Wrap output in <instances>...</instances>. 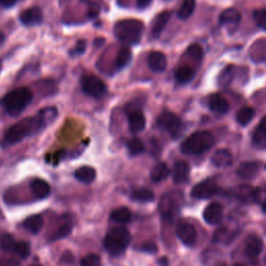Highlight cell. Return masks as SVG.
Here are the masks:
<instances>
[{"label": "cell", "mask_w": 266, "mask_h": 266, "mask_svg": "<svg viewBox=\"0 0 266 266\" xmlns=\"http://www.w3.org/2000/svg\"><path fill=\"white\" fill-rule=\"evenodd\" d=\"M218 187L215 181L207 179L195 185L192 189V196L196 199H208L216 195Z\"/></svg>", "instance_id": "obj_9"}, {"label": "cell", "mask_w": 266, "mask_h": 266, "mask_svg": "<svg viewBox=\"0 0 266 266\" xmlns=\"http://www.w3.org/2000/svg\"><path fill=\"white\" fill-rule=\"evenodd\" d=\"M158 264L159 266H169V260L167 257H162L158 260Z\"/></svg>", "instance_id": "obj_44"}, {"label": "cell", "mask_w": 266, "mask_h": 266, "mask_svg": "<svg viewBox=\"0 0 266 266\" xmlns=\"http://www.w3.org/2000/svg\"><path fill=\"white\" fill-rule=\"evenodd\" d=\"M148 66L153 72L161 73L168 66L167 57L160 51H152L148 56Z\"/></svg>", "instance_id": "obj_14"}, {"label": "cell", "mask_w": 266, "mask_h": 266, "mask_svg": "<svg viewBox=\"0 0 266 266\" xmlns=\"http://www.w3.org/2000/svg\"><path fill=\"white\" fill-rule=\"evenodd\" d=\"M170 175V169L167 163L159 162L153 167L150 173V178L154 183H159L166 180Z\"/></svg>", "instance_id": "obj_22"}, {"label": "cell", "mask_w": 266, "mask_h": 266, "mask_svg": "<svg viewBox=\"0 0 266 266\" xmlns=\"http://www.w3.org/2000/svg\"><path fill=\"white\" fill-rule=\"evenodd\" d=\"M128 124L131 133H139L146 127V118L139 110H130L128 116Z\"/></svg>", "instance_id": "obj_16"}, {"label": "cell", "mask_w": 266, "mask_h": 266, "mask_svg": "<svg viewBox=\"0 0 266 266\" xmlns=\"http://www.w3.org/2000/svg\"><path fill=\"white\" fill-rule=\"evenodd\" d=\"M144 32V23L136 19L121 20L115 24L113 34L126 45H136L140 42Z\"/></svg>", "instance_id": "obj_2"}, {"label": "cell", "mask_w": 266, "mask_h": 266, "mask_svg": "<svg viewBox=\"0 0 266 266\" xmlns=\"http://www.w3.org/2000/svg\"><path fill=\"white\" fill-rule=\"evenodd\" d=\"M23 226L27 231L33 234H37L43 229L44 219L41 215H32L24 220Z\"/></svg>", "instance_id": "obj_23"}, {"label": "cell", "mask_w": 266, "mask_h": 266, "mask_svg": "<svg viewBox=\"0 0 266 266\" xmlns=\"http://www.w3.org/2000/svg\"><path fill=\"white\" fill-rule=\"evenodd\" d=\"M31 192L37 199H45L50 195V185L43 179H34L30 183Z\"/></svg>", "instance_id": "obj_18"}, {"label": "cell", "mask_w": 266, "mask_h": 266, "mask_svg": "<svg viewBox=\"0 0 266 266\" xmlns=\"http://www.w3.org/2000/svg\"><path fill=\"white\" fill-rule=\"evenodd\" d=\"M151 3H152V0H137V7L142 10V9H146L147 7H149Z\"/></svg>", "instance_id": "obj_43"}, {"label": "cell", "mask_w": 266, "mask_h": 266, "mask_svg": "<svg viewBox=\"0 0 266 266\" xmlns=\"http://www.w3.org/2000/svg\"><path fill=\"white\" fill-rule=\"evenodd\" d=\"M221 266H226V265H221Z\"/></svg>", "instance_id": "obj_49"}, {"label": "cell", "mask_w": 266, "mask_h": 266, "mask_svg": "<svg viewBox=\"0 0 266 266\" xmlns=\"http://www.w3.org/2000/svg\"><path fill=\"white\" fill-rule=\"evenodd\" d=\"M211 162L217 168H228L233 163L232 153L227 149H219L214 152L211 157Z\"/></svg>", "instance_id": "obj_15"}, {"label": "cell", "mask_w": 266, "mask_h": 266, "mask_svg": "<svg viewBox=\"0 0 266 266\" xmlns=\"http://www.w3.org/2000/svg\"><path fill=\"white\" fill-rule=\"evenodd\" d=\"M263 250V241L261 238L257 237V236H251L248 241H247V245H245V253L249 257L254 258L257 257L261 254Z\"/></svg>", "instance_id": "obj_26"}, {"label": "cell", "mask_w": 266, "mask_h": 266, "mask_svg": "<svg viewBox=\"0 0 266 266\" xmlns=\"http://www.w3.org/2000/svg\"><path fill=\"white\" fill-rule=\"evenodd\" d=\"M223 207L217 202L210 203L204 210L203 216L206 222L209 224H216L222 219Z\"/></svg>", "instance_id": "obj_13"}, {"label": "cell", "mask_w": 266, "mask_h": 266, "mask_svg": "<svg viewBox=\"0 0 266 266\" xmlns=\"http://www.w3.org/2000/svg\"><path fill=\"white\" fill-rule=\"evenodd\" d=\"M131 236L124 227H116L109 230L104 239V247L111 255H120L129 245Z\"/></svg>", "instance_id": "obj_5"}, {"label": "cell", "mask_w": 266, "mask_h": 266, "mask_svg": "<svg viewBox=\"0 0 266 266\" xmlns=\"http://www.w3.org/2000/svg\"><path fill=\"white\" fill-rule=\"evenodd\" d=\"M214 142L215 138L209 131H197L182 142L181 151L186 155H198L209 150Z\"/></svg>", "instance_id": "obj_4"}, {"label": "cell", "mask_w": 266, "mask_h": 266, "mask_svg": "<svg viewBox=\"0 0 266 266\" xmlns=\"http://www.w3.org/2000/svg\"><path fill=\"white\" fill-rule=\"evenodd\" d=\"M265 261H266V260H265Z\"/></svg>", "instance_id": "obj_50"}, {"label": "cell", "mask_w": 266, "mask_h": 266, "mask_svg": "<svg viewBox=\"0 0 266 266\" xmlns=\"http://www.w3.org/2000/svg\"><path fill=\"white\" fill-rule=\"evenodd\" d=\"M81 90L94 99H101L107 93L106 84L95 75H85L80 80Z\"/></svg>", "instance_id": "obj_6"}, {"label": "cell", "mask_w": 266, "mask_h": 266, "mask_svg": "<svg viewBox=\"0 0 266 266\" xmlns=\"http://www.w3.org/2000/svg\"><path fill=\"white\" fill-rule=\"evenodd\" d=\"M187 53H188L189 56L193 57L194 59H197V60L201 59L202 56H203V50L197 44H193V45L189 46L188 49H187Z\"/></svg>", "instance_id": "obj_39"}, {"label": "cell", "mask_w": 266, "mask_h": 266, "mask_svg": "<svg viewBox=\"0 0 266 266\" xmlns=\"http://www.w3.org/2000/svg\"><path fill=\"white\" fill-rule=\"evenodd\" d=\"M75 178L83 183L90 184L96 179V170L92 167L84 166L76 170Z\"/></svg>", "instance_id": "obj_25"}, {"label": "cell", "mask_w": 266, "mask_h": 266, "mask_svg": "<svg viewBox=\"0 0 266 266\" xmlns=\"http://www.w3.org/2000/svg\"><path fill=\"white\" fill-rule=\"evenodd\" d=\"M0 266H20V263L13 258L10 259H3L0 261Z\"/></svg>", "instance_id": "obj_41"}, {"label": "cell", "mask_w": 266, "mask_h": 266, "mask_svg": "<svg viewBox=\"0 0 266 266\" xmlns=\"http://www.w3.org/2000/svg\"><path fill=\"white\" fill-rule=\"evenodd\" d=\"M131 212L127 208H119L113 210L110 214V218L119 223H127L131 220Z\"/></svg>", "instance_id": "obj_30"}, {"label": "cell", "mask_w": 266, "mask_h": 266, "mask_svg": "<svg viewBox=\"0 0 266 266\" xmlns=\"http://www.w3.org/2000/svg\"><path fill=\"white\" fill-rule=\"evenodd\" d=\"M234 266H243V265H242V264H239V263H236Z\"/></svg>", "instance_id": "obj_47"}, {"label": "cell", "mask_w": 266, "mask_h": 266, "mask_svg": "<svg viewBox=\"0 0 266 266\" xmlns=\"http://www.w3.org/2000/svg\"><path fill=\"white\" fill-rule=\"evenodd\" d=\"M170 18H171L170 12H162L159 15H157L153 20V22H152V27H151L152 35L154 37H158L165 30L166 26L168 25Z\"/></svg>", "instance_id": "obj_17"}, {"label": "cell", "mask_w": 266, "mask_h": 266, "mask_svg": "<svg viewBox=\"0 0 266 266\" xmlns=\"http://www.w3.org/2000/svg\"><path fill=\"white\" fill-rule=\"evenodd\" d=\"M157 250H158L157 244L153 241H147L141 247V251L149 253V254H155V253H157Z\"/></svg>", "instance_id": "obj_40"}, {"label": "cell", "mask_w": 266, "mask_h": 266, "mask_svg": "<svg viewBox=\"0 0 266 266\" xmlns=\"http://www.w3.org/2000/svg\"><path fill=\"white\" fill-rule=\"evenodd\" d=\"M254 19L256 24L262 28L266 29V9H259L254 12Z\"/></svg>", "instance_id": "obj_37"}, {"label": "cell", "mask_w": 266, "mask_h": 266, "mask_svg": "<svg viewBox=\"0 0 266 266\" xmlns=\"http://www.w3.org/2000/svg\"><path fill=\"white\" fill-rule=\"evenodd\" d=\"M189 165L186 161H178L173 169V180L175 183H184L189 177Z\"/></svg>", "instance_id": "obj_19"}, {"label": "cell", "mask_w": 266, "mask_h": 266, "mask_svg": "<svg viewBox=\"0 0 266 266\" xmlns=\"http://www.w3.org/2000/svg\"><path fill=\"white\" fill-rule=\"evenodd\" d=\"M4 42H5V35L0 32V45H2Z\"/></svg>", "instance_id": "obj_45"}, {"label": "cell", "mask_w": 266, "mask_h": 266, "mask_svg": "<svg viewBox=\"0 0 266 266\" xmlns=\"http://www.w3.org/2000/svg\"><path fill=\"white\" fill-rule=\"evenodd\" d=\"M208 104H209V107H210L211 110H213L214 112H218V113H226L230 108L229 103H228L227 99L223 98L219 94L211 95L209 97Z\"/></svg>", "instance_id": "obj_20"}, {"label": "cell", "mask_w": 266, "mask_h": 266, "mask_svg": "<svg viewBox=\"0 0 266 266\" xmlns=\"http://www.w3.org/2000/svg\"><path fill=\"white\" fill-rule=\"evenodd\" d=\"M195 76V71L188 66H182L176 70L175 78L180 84H186L189 83Z\"/></svg>", "instance_id": "obj_27"}, {"label": "cell", "mask_w": 266, "mask_h": 266, "mask_svg": "<svg viewBox=\"0 0 266 266\" xmlns=\"http://www.w3.org/2000/svg\"><path fill=\"white\" fill-rule=\"evenodd\" d=\"M32 93L27 88H19L9 92L2 99V106L11 116H18L31 102Z\"/></svg>", "instance_id": "obj_3"}, {"label": "cell", "mask_w": 266, "mask_h": 266, "mask_svg": "<svg viewBox=\"0 0 266 266\" xmlns=\"http://www.w3.org/2000/svg\"><path fill=\"white\" fill-rule=\"evenodd\" d=\"M259 172V165L253 161H247L239 166L237 170V175L244 180H250L256 177Z\"/></svg>", "instance_id": "obj_21"}, {"label": "cell", "mask_w": 266, "mask_h": 266, "mask_svg": "<svg viewBox=\"0 0 266 266\" xmlns=\"http://www.w3.org/2000/svg\"><path fill=\"white\" fill-rule=\"evenodd\" d=\"M241 20V15L236 9H227L224 10L220 17H219V23L222 26H226L230 30H235Z\"/></svg>", "instance_id": "obj_12"}, {"label": "cell", "mask_w": 266, "mask_h": 266, "mask_svg": "<svg viewBox=\"0 0 266 266\" xmlns=\"http://www.w3.org/2000/svg\"><path fill=\"white\" fill-rule=\"evenodd\" d=\"M19 18H20V22L24 26H36V25H40L43 22L44 16L40 8L32 7L24 10L20 14Z\"/></svg>", "instance_id": "obj_10"}, {"label": "cell", "mask_w": 266, "mask_h": 266, "mask_svg": "<svg viewBox=\"0 0 266 266\" xmlns=\"http://www.w3.org/2000/svg\"><path fill=\"white\" fill-rule=\"evenodd\" d=\"M57 116V109L55 107H47L39 111L36 116L22 119L21 121L12 125L4 135L3 145L13 146L24 138L35 134L41 129L50 125Z\"/></svg>", "instance_id": "obj_1"}, {"label": "cell", "mask_w": 266, "mask_h": 266, "mask_svg": "<svg viewBox=\"0 0 266 266\" xmlns=\"http://www.w3.org/2000/svg\"><path fill=\"white\" fill-rule=\"evenodd\" d=\"M73 229V220L70 214H64L57 221L56 229L51 233L50 239L55 241L68 236Z\"/></svg>", "instance_id": "obj_11"}, {"label": "cell", "mask_w": 266, "mask_h": 266, "mask_svg": "<svg viewBox=\"0 0 266 266\" xmlns=\"http://www.w3.org/2000/svg\"><path fill=\"white\" fill-rule=\"evenodd\" d=\"M131 50L128 47H123L120 49L119 53L117 54L116 60H115V67L117 70L124 69L131 60Z\"/></svg>", "instance_id": "obj_28"}, {"label": "cell", "mask_w": 266, "mask_h": 266, "mask_svg": "<svg viewBox=\"0 0 266 266\" xmlns=\"http://www.w3.org/2000/svg\"><path fill=\"white\" fill-rule=\"evenodd\" d=\"M255 116V109L252 107H243L241 108L236 116V120L237 122L242 125V126H247L254 118Z\"/></svg>", "instance_id": "obj_31"}, {"label": "cell", "mask_w": 266, "mask_h": 266, "mask_svg": "<svg viewBox=\"0 0 266 266\" xmlns=\"http://www.w3.org/2000/svg\"><path fill=\"white\" fill-rule=\"evenodd\" d=\"M233 79V67L229 66L222 70L218 77V84L221 87H227Z\"/></svg>", "instance_id": "obj_35"}, {"label": "cell", "mask_w": 266, "mask_h": 266, "mask_svg": "<svg viewBox=\"0 0 266 266\" xmlns=\"http://www.w3.org/2000/svg\"><path fill=\"white\" fill-rule=\"evenodd\" d=\"M127 149H128L129 153L131 155L135 156V155L141 154L142 152L145 151V145H144V142L140 139L134 137V138H131L127 142Z\"/></svg>", "instance_id": "obj_34"}, {"label": "cell", "mask_w": 266, "mask_h": 266, "mask_svg": "<svg viewBox=\"0 0 266 266\" xmlns=\"http://www.w3.org/2000/svg\"><path fill=\"white\" fill-rule=\"evenodd\" d=\"M156 123L160 129L173 135L177 134L180 131L182 126V122L179 119V117L171 111L161 112L160 116L157 118Z\"/></svg>", "instance_id": "obj_7"}, {"label": "cell", "mask_w": 266, "mask_h": 266, "mask_svg": "<svg viewBox=\"0 0 266 266\" xmlns=\"http://www.w3.org/2000/svg\"><path fill=\"white\" fill-rule=\"evenodd\" d=\"M20 258L22 259H26L29 254H30V250H29V245L28 243L24 242V241H21V242H18L16 244V248H15V251H14Z\"/></svg>", "instance_id": "obj_38"}, {"label": "cell", "mask_w": 266, "mask_h": 266, "mask_svg": "<svg viewBox=\"0 0 266 266\" xmlns=\"http://www.w3.org/2000/svg\"><path fill=\"white\" fill-rule=\"evenodd\" d=\"M176 233L179 239L185 245H193L197 239V230L191 222L186 220H181L177 224Z\"/></svg>", "instance_id": "obj_8"}, {"label": "cell", "mask_w": 266, "mask_h": 266, "mask_svg": "<svg viewBox=\"0 0 266 266\" xmlns=\"http://www.w3.org/2000/svg\"><path fill=\"white\" fill-rule=\"evenodd\" d=\"M262 209H263V211L264 212H266V200L264 201V203L262 204Z\"/></svg>", "instance_id": "obj_46"}, {"label": "cell", "mask_w": 266, "mask_h": 266, "mask_svg": "<svg viewBox=\"0 0 266 266\" xmlns=\"http://www.w3.org/2000/svg\"><path fill=\"white\" fill-rule=\"evenodd\" d=\"M16 241L14 237L9 233H3L0 235V248L6 252H14L16 248Z\"/></svg>", "instance_id": "obj_33"}, {"label": "cell", "mask_w": 266, "mask_h": 266, "mask_svg": "<svg viewBox=\"0 0 266 266\" xmlns=\"http://www.w3.org/2000/svg\"><path fill=\"white\" fill-rule=\"evenodd\" d=\"M31 266H40V265H31Z\"/></svg>", "instance_id": "obj_48"}, {"label": "cell", "mask_w": 266, "mask_h": 266, "mask_svg": "<svg viewBox=\"0 0 266 266\" xmlns=\"http://www.w3.org/2000/svg\"><path fill=\"white\" fill-rule=\"evenodd\" d=\"M80 266H101V259L96 254H89L81 259Z\"/></svg>", "instance_id": "obj_36"}, {"label": "cell", "mask_w": 266, "mask_h": 266, "mask_svg": "<svg viewBox=\"0 0 266 266\" xmlns=\"http://www.w3.org/2000/svg\"><path fill=\"white\" fill-rule=\"evenodd\" d=\"M17 0H0V5L4 6L5 8H12L16 5Z\"/></svg>", "instance_id": "obj_42"}, {"label": "cell", "mask_w": 266, "mask_h": 266, "mask_svg": "<svg viewBox=\"0 0 266 266\" xmlns=\"http://www.w3.org/2000/svg\"><path fill=\"white\" fill-rule=\"evenodd\" d=\"M196 9V0H184L178 11V17L182 20L191 17Z\"/></svg>", "instance_id": "obj_29"}, {"label": "cell", "mask_w": 266, "mask_h": 266, "mask_svg": "<svg viewBox=\"0 0 266 266\" xmlns=\"http://www.w3.org/2000/svg\"><path fill=\"white\" fill-rule=\"evenodd\" d=\"M131 198L134 201H138V202H152L154 200L155 196L150 191V189L139 188L133 192V194L131 195Z\"/></svg>", "instance_id": "obj_32"}, {"label": "cell", "mask_w": 266, "mask_h": 266, "mask_svg": "<svg viewBox=\"0 0 266 266\" xmlns=\"http://www.w3.org/2000/svg\"><path fill=\"white\" fill-rule=\"evenodd\" d=\"M253 141L258 148H266V117H264L253 134Z\"/></svg>", "instance_id": "obj_24"}]
</instances>
